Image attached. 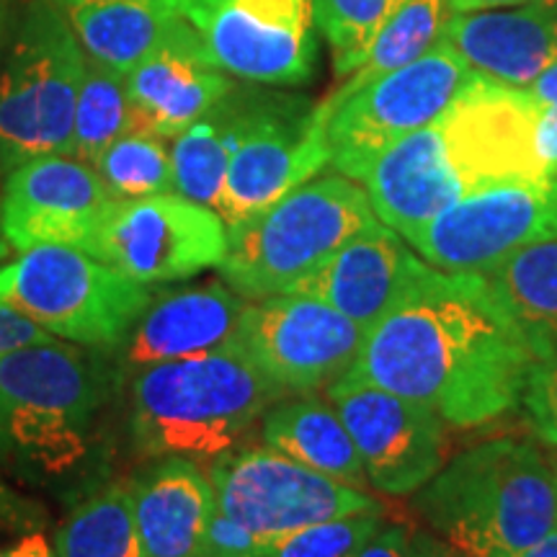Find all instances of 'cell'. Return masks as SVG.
Listing matches in <instances>:
<instances>
[{
	"instance_id": "6da1fadb",
	"label": "cell",
	"mask_w": 557,
	"mask_h": 557,
	"mask_svg": "<svg viewBox=\"0 0 557 557\" xmlns=\"http://www.w3.org/2000/svg\"><path fill=\"white\" fill-rule=\"evenodd\" d=\"M534 361L485 276L423 261L338 382L387 389L436 410L449 426L475 429L517 408Z\"/></svg>"
},
{
	"instance_id": "7a4b0ae2",
	"label": "cell",
	"mask_w": 557,
	"mask_h": 557,
	"mask_svg": "<svg viewBox=\"0 0 557 557\" xmlns=\"http://www.w3.org/2000/svg\"><path fill=\"white\" fill-rule=\"evenodd\" d=\"M534 107L529 90L472 81L434 122L382 152L361 178L377 220L410 240L485 186L547 178L534 150Z\"/></svg>"
},
{
	"instance_id": "3957f363",
	"label": "cell",
	"mask_w": 557,
	"mask_h": 557,
	"mask_svg": "<svg viewBox=\"0 0 557 557\" xmlns=\"http://www.w3.org/2000/svg\"><path fill=\"white\" fill-rule=\"evenodd\" d=\"M416 504L470 557H513L557 527V468L532 444L496 438L444 465Z\"/></svg>"
},
{
	"instance_id": "277c9868",
	"label": "cell",
	"mask_w": 557,
	"mask_h": 557,
	"mask_svg": "<svg viewBox=\"0 0 557 557\" xmlns=\"http://www.w3.org/2000/svg\"><path fill=\"white\" fill-rule=\"evenodd\" d=\"M284 395L238 346L152 364L132 382V436L150 457L218 459Z\"/></svg>"
},
{
	"instance_id": "5b68a950",
	"label": "cell",
	"mask_w": 557,
	"mask_h": 557,
	"mask_svg": "<svg viewBox=\"0 0 557 557\" xmlns=\"http://www.w3.org/2000/svg\"><path fill=\"white\" fill-rule=\"evenodd\" d=\"M109 377L99 357L58 338L0 359V462L39 480L78 468Z\"/></svg>"
},
{
	"instance_id": "8992f818",
	"label": "cell",
	"mask_w": 557,
	"mask_h": 557,
	"mask_svg": "<svg viewBox=\"0 0 557 557\" xmlns=\"http://www.w3.org/2000/svg\"><path fill=\"white\" fill-rule=\"evenodd\" d=\"M377 222L367 189L333 173L227 227L220 274L246 299L284 295Z\"/></svg>"
},
{
	"instance_id": "52a82bcc",
	"label": "cell",
	"mask_w": 557,
	"mask_h": 557,
	"mask_svg": "<svg viewBox=\"0 0 557 557\" xmlns=\"http://www.w3.org/2000/svg\"><path fill=\"white\" fill-rule=\"evenodd\" d=\"M83 75L86 52L58 0H32L0 62V178L34 158H73Z\"/></svg>"
},
{
	"instance_id": "ba28073f",
	"label": "cell",
	"mask_w": 557,
	"mask_h": 557,
	"mask_svg": "<svg viewBox=\"0 0 557 557\" xmlns=\"http://www.w3.org/2000/svg\"><path fill=\"white\" fill-rule=\"evenodd\" d=\"M152 297L145 284L81 248H32L0 269V302L86 348L120 346Z\"/></svg>"
},
{
	"instance_id": "9c48e42d",
	"label": "cell",
	"mask_w": 557,
	"mask_h": 557,
	"mask_svg": "<svg viewBox=\"0 0 557 557\" xmlns=\"http://www.w3.org/2000/svg\"><path fill=\"white\" fill-rule=\"evenodd\" d=\"M478 75L438 41L421 60L359 88H338L323 101L331 165L341 176H367L382 152L426 127Z\"/></svg>"
},
{
	"instance_id": "30bf717a",
	"label": "cell",
	"mask_w": 557,
	"mask_h": 557,
	"mask_svg": "<svg viewBox=\"0 0 557 557\" xmlns=\"http://www.w3.org/2000/svg\"><path fill=\"white\" fill-rule=\"evenodd\" d=\"M225 250L227 227L220 214L171 191L111 199L86 253L150 287L220 267Z\"/></svg>"
},
{
	"instance_id": "8fae6325",
	"label": "cell",
	"mask_w": 557,
	"mask_h": 557,
	"mask_svg": "<svg viewBox=\"0 0 557 557\" xmlns=\"http://www.w3.org/2000/svg\"><path fill=\"white\" fill-rule=\"evenodd\" d=\"M549 238H557V178H519L459 199L408 243L438 271L485 276L521 248Z\"/></svg>"
},
{
	"instance_id": "7c38bea8",
	"label": "cell",
	"mask_w": 557,
	"mask_h": 557,
	"mask_svg": "<svg viewBox=\"0 0 557 557\" xmlns=\"http://www.w3.org/2000/svg\"><path fill=\"white\" fill-rule=\"evenodd\" d=\"M207 58L230 78L256 86H302L315 75L310 0H178Z\"/></svg>"
},
{
	"instance_id": "4fadbf2b",
	"label": "cell",
	"mask_w": 557,
	"mask_h": 557,
	"mask_svg": "<svg viewBox=\"0 0 557 557\" xmlns=\"http://www.w3.org/2000/svg\"><path fill=\"white\" fill-rule=\"evenodd\" d=\"M207 475L220 511L261 540L351 513L382 511L367 491L320 475L267 444L230 449L212 459Z\"/></svg>"
},
{
	"instance_id": "5bb4252c",
	"label": "cell",
	"mask_w": 557,
	"mask_h": 557,
	"mask_svg": "<svg viewBox=\"0 0 557 557\" xmlns=\"http://www.w3.org/2000/svg\"><path fill=\"white\" fill-rule=\"evenodd\" d=\"M331 165L323 103L312 107L299 96L256 94L222 186L218 214L225 227L243 222L308 184Z\"/></svg>"
},
{
	"instance_id": "9a60e30c",
	"label": "cell",
	"mask_w": 557,
	"mask_h": 557,
	"mask_svg": "<svg viewBox=\"0 0 557 557\" xmlns=\"http://www.w3.org/2000/svg\"><path fill=\"white\" fill-rule=\"evenodd\" d=\"M364 331L331 305L302 295L250 299L235 346L284 393L329 389L351 369Z\"/></svg>"
},
{
	"instance_id": "2e32d148",
	"label": "cell",
	"mask_w": 557,
	"mask_h": 557,
	"mask_svg": "<svg viewBox=\"0 0 557 557\" xmlns=\"http://www.w3.org/2000/svg\"><path fill=\"white\" fill-rule=\"evenodd\" d=\"M329 398L377 491L410 496L447 465L449 423L423 403L348 382H333Z\"/></svg>"
},
{
	"instance_id": "e0dca14e",
	"label": "cell",
	"mask_w": 557,
	"mask_h": 557,
	"mask_svg": "<svg viewBox=\"0 0 557 557\" xmlns=\"http://www.w3.org/2000/svg\"><path fill=\"white\" fill-rule=\"evenodd\" d=\"M111 205L99 173L70 156H45L5 176L3 235L13 250L67 246L86 250Z\"/></svg>"
},
{
	"instance_id": "ac0fdd59",
	"label": "cell",
	"mask_w": 557,
	"mask_h": 557,
	"mask_svg": "<svg viewBox=\"0 0 557 557\" xmlns=\"http://www.w3.org/2000/svg\"><path fill=\"white\" fill-rule=\"evenodd\" d=\"M248 302L222 282L163 292L124 336L116 361L122 372L137 374L152 364L233 348Z\"/></svg>"
},
{
	"instance_id": "d6986e66",
	"label": "cell",
	"mask_w": 557,
	"mask_h": 557,
	"mask_svg": "<svg viewBox=\"0 0 557 557\" xmlns=\"http://www.w3.org/2000/svg\"><path fill=\"white\" fill-rule=\"evenodd\" d=\"M127 78L137 129L173 139L201 120L235 88L233 78L207 58L189 24H181L156 52L137 62Z\"/></svg>"
},
{
	"instance_id": "ffe728a7",
	"label": "cell",
	"mask_w": 557,
	"mask_h": 557,
	"mask_svg": "<svg viewBox=\"0 0 557 557\" xmlns=\"http://www.w3.org/2000/svg\"><path fill=\"white\" fill-rule=\"evenodd\" d=\"M421 263L400 235L377 220L284 295L320 299L367 333L400 297Z\"/></svg>"
},
{
	"instance_id": "44dd1931",
	"label": "cell",
	"mask_w": 557,
	"mask_h": 557,
	"mask_svg": "<svg viewBox=\"0 0 557 557\" xmlns=\"http://www.w3.org/2000/svg\"><path fill=\"white\" fill-rule=\"evenodd\" d=\"M442 41L478 78L527 90L557 58L547 0L455 13Z\"/></svg>"
},
{
	"instance_id": "7402d4cb",
	"label": "cell",
	"mask_w": 557,
	"mask_h": 557,
	"mask_svg": "<svg viewBox=\"0 0 557 557\" xmlns=\"http://www.w3.org/2000/svg\"><path fill=\"white\" fill-rule=\"evenodd\" d=\"M129 496L145 555L207 557V527L218 498L194 459L163 457L129 483Z\"/></svg>"
},
{
	"instance_id": "603a6c76",
	"label": "cell",
	"mask_w": 557,
	"mask_h": 557,
	"mask_svg": "<svg viewBox=\"0 0 557 557\" xmlns=\"http://www.w3.org/2000/svg\"><path fill=\"white\" fill-rule=\"evenodd\" d=\"M88 60L129 73L184 24L178 0H58Z\"/></svg>"
},
{
	"instance_id": "cb8c5ba5",
	"label": "cell",
	"mask_w": 557,
	"mask_h": 557,
	"mask_svg": "<svg viewBox=\"0 0 557 557\" xmlns=\"http://www.w3.org/2000/svg\"><path fill=\"white\" fill-rule=\"evenodd\" d=\"M261 421V436L267 447L320 475L367 491L369 480L359 451L338 410L329 403L302 395L297 400L271 406Z\"/></svg>"
},
{
	"instance_id": "d4e9b609",
	"label": "cell",
	"mask_w": 557,
	"mask_h": 557,
	"mask_svg": "<svg viewBox=\"0 0 557 557\" xmlns=\"http://www.w3.org/2000/svg\"><path fill=\"white\" fill-rule=\"evenodd\" d=\"M256 94L259 90L235 86L201 120L173 137V191L218 212L230 160L248 127Z\"/></svg>"
},
{
	"instance_id": "484cf974",
	"label": "cell",
	"mask_w": 557,
	"mask_h": 557,
	"mask_svg": "<svg viewBox=\"0 0 557 557\" xmlns=\"http://www.w3.org/2000/svg\"><path fill=\"white\" fill-rule=\"evenodd\" d=\"M485 282L537 359L557 354V238L521 248Z\"/></svg>"
},
{
	"instance_id": "4316f807",
	"label": "cell",
	"mask_w": 557,
	"mask_h": 557,
	"mask_svg": "<svg viewBox=\"0 0 557 557\" xmlns=\"http://www.w3.org/2000/svg\"><path fill=\"white\" fill-rule=\"evenodd\" d=\"M54 557H148L132 513L129 485H109L75 508L54 534Z\"/></svg>"
},
{
	"instance_id": "83f0119b",
	"label": "cell",
	"mask_w": 557,
	"mask_h": 557,
	"mask_svg": "<svg viewBox=\"0 0 557 557\" xmlns=\"http://www.w3.org/2000/svg\"><path fill=\"white\" fill-rule=\"evenodd\" d=\"M455 16L451 0H408L395 13L393 21L377 34V39L369 47L361 65L348 75L341 88H359L367 83L395 73V70L421 60L423 54L434 50L442 41L449 18Z\"/></svg>"
},
{
	"instance_id": "f1b7e54d",
	"label": "cell",
	"mask_w": 557,
	"mask_h": 557,
	"mask_svg": "<svg viewBox=\"0 0 557 557\" xmlns=\"http://www.w3.org/2000/svg\"><path fill=\"white\" fill-rule=\"evenodd\" d=\"M135 129L137 116L124 73L86 58V75L75 103L73 158L94 165L103 150Z\"/></svg>"
},
{
	"instance_id": "f546056e",
	"label": "cell",
	"mask_w": 557,
	"mask_h": 557,
	"mask_svg": "<svg viewBox=\"0 0 557 557\" xmlns=\"http://www.w3.org/2000/svg\"><path fill=\"white\" fill-rule=\"evenodd\" d=\"M114 201L156 197L173 191L171 148L163 137L135 129L116 139L90 165Z\"/></svg>"
},
{
	"instance_id": "4dcf8cb0",
	"label": "cell",
	"mask_w": 557,
	"mask_h": 557,
	"mask_svg": "<svg viewBox=\"0 0 557 557\" xmlns=\"http://www.w3.org/2000/svg\"><path fill=\"white\" fill-rule=\"evenodd\" d=\"M320 37L329 41L333 70L348 78L367 58L369 47L408 0H310Z\"/></svg>"
},
{
	"instance_id": "1f68e13d",
	"label": "cell",
	"mask_w": 557,
	"mask_h": 557,
	"mask_svg": "<svg viewBox=\"0 0 557 557\" xmlns=\"http://www.w3.org/2000/svg\"><path fill=\"white\" fill-rule=\"evenodd\" d=\"M382 524H385L382 511L320 521L267 540L259 557H351L369 537L380 532Z\"/></svg>"
},
{
	"instance_id": "d6a6232c",
	"label": "cell",
	"mask_w": 557,
	"mask_h": 557,
	"mask_svg": "<svg viewBox=\"0 0 557 557\" xmlns=\"http://www.w3.org/2000/svg\"><path fill=\"white\" fill-rule=\"evenodd\" d=\"M521 403L534 434L557 447V354L534 361L527 374Z\"/></svg>"
},
{
	"instance_id": "836d02e7",
	"label": "cell",
	"mask_w": 557,
	"mask_h": 557,
	"mask_svg": "<svg viewBox=\"0 0 557 557\" xmlns=\"http://www.w3.org/2000/svg\"><path fill=\"white\" fill-rule=\"evenodd\" d=\"M263 542L259 534L238 524L225 511L214 508L212 519L207 527L205 540V555L207 557H259L263 549Z\"/></svg>"
},
{
	"instance_id": "e575fe53",
	"label": "cell",
	"mask_w": 557,
	"mask_h": 557,
	"mask_svg": "<svg viewBox=\"0 0 557 557\" xmlns=\"http://www.w3.org/2000/svg\"><path fill=\"white\" fill-rule=\"evenodd\" d=\"M47 341H54L52 333H47L41 325L26 318L24 312L0 302V359L18 351V348L47 344Z\"/></svg>"
},
{
	"instance_id": "d590c367",
	"label": "cell",
	"mask_w": 557,
	"mask_h": 557,
	"mask_svg": "<svg viewBox=\"0 0 557 557\" xmlns=\"http://www.w3.org/2000/svg\"><path fill=\"white\" fill-rule=\"evenodd\" d=\"M534 150L547 178H557V109L534 107Z\"/></svg>"
},
{
	"instance_id": "8d00e7d4",
	"label": "cell",
	"mask_w": 557,
	"mask_h": 557,
	"mask_svg": "<svg viewBox=\"0 0 557 557\" xmlns=\"http://www.w3.org/2000/svg\"><path fill=\"white\" fill-rule=\"evenodd\" d=\"M408 542L410 532L406 527L382 524L380 532L369 537L351 557H408Z\"/></svg>"
},
{
	"instance_id": "74e56055",
	"label": "cell",
	"mask_w": 557,
	"mask_h": 557,
	"mask_svg": "<svg viewBox=\"0 0 557 557\" xmlns=\"http://www.w3.org/2000/svg\"><path fill=\"white\" fill-rule=\"evenodd\" d=\"M408 557H470V555L451 545V542L436 540L434 534L416 532V534H410Z\"/></svg>"
},
{
	"instance_id": "f35d334b",
	"label": "cell",
	"mask_w": 557,
	"mask_h": 557,
	"mask_svg": "<svg viewBox=\"0 0 557 557\" xmlns=\"http://www.w3.org/2000/svg\"><path fill=\"white\" fill-rule=\"evenodd\" d=\"M529 96H532L537 103H545V107L557 109V58L545 67V73L540 75L532 86L527 88Z\"/></svg>"
},
{
	"instance_id": "ab89813d",
	"label": "cell",
	"mask_w": 557,
	"mask_h": 557,
	"mask_svg": "<svg viewBox=\"0 0 557 557\" xmlns=\"http://www.w3.org/2000/svg\"><path fill=\"white\" fill-rule=\"evenodd\" d=\"M0 557H54V553L45 534H29L13 547L0 549Z\"/></svg>"
},
{
	"instance_id": "60d3db41",
	"label": "cell",
	"mask_w": 557,
	"mask_h": 557,
	"mask_svg": "<svg viewBox=\"0 0 557 557\" xmlns=\"http://www.w3.org/2000/svg\"><path fill=\"white\" fill-rule=\"evenodd\" d=\"M455 3V13L465 11H485V9H508V5H527L534 0H451Z\"/></svg>"
},
{
	"instance_id": "b9f144b4",
	"label": "cell",
	"mask_w": 557,
	"mask_h": 557,
	"mask_svg": "<svg viewBox=\"0 0 557 557\" xmlns=\"http://www.w3.org/2000/svg\"><path fill=\"white\" fill-rule=\"evenodd\" d=\"M13 26H16V13H13L11 0H0V62H3L5 47H9Z\"/></svg>"
},
{
	"instance_id": "7bdbcfd3",
	"label": "cell",
	"mask_w": 557,
	"mask_h": 557,
	"mask_svg": "<svg viewBox=\"0 0 557 557\" xmlns=\"http://www.w3.org/2000/svg\"><path fill=\"white\" fill-rule=\"evenodd\" d=\"M513 557H557V527L547 534V537H542L537 545L527 547L524 553H519Z\"/></svg>"
},
{
	"instance_id": "ee69618b",
	"label": "cell",
	"mask_w": 557,
	"mask_h": 557,
	"mask_svg": "<svg viewBox=\"0 0 557 557\" xmlns=\"http://www.w3.org/2000/svg\"><path fill=\"white\" fill-rule=\"evenodd\" d=\"M9 250H11V246H9V240H5V235H3V209H0V261L9 256Z\"/></svg>"
},
{
	"instance_id": "f6af8a7d",
	"label": "cell",
	"mask_w": 557,
	"mask_h": 557,
	"mask_svg": "<svg viewBox=\"0 0 557 557\" xmlns=\"http://www.w3.org/2000/svg\"><path fill=\"white\" fill-rule=\"evenodd\" d=\"M549 3V21H553V34H555V47H557V0H547Z\"/></svg>"
}]
</instances>
